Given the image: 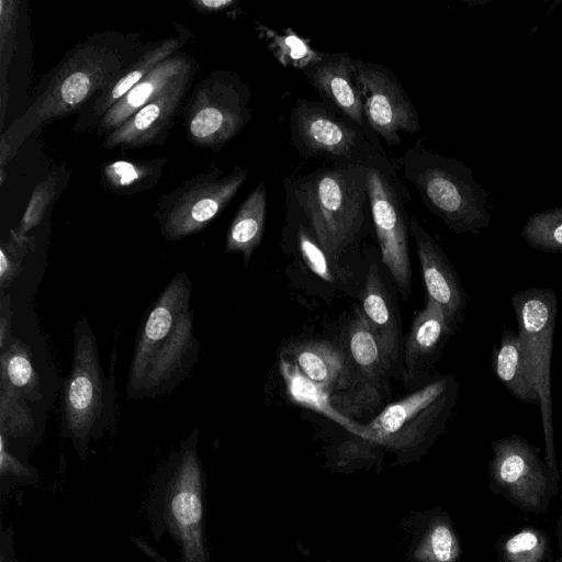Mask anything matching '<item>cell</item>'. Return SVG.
Returning a JSON list of instances; mask_svg holds the SVG:
<instances>
[{"label":"cell","instance_id":"6da1fadb","mask_svg":"<svg viewBox=\"0 0 562 562\" xmlns=\"http://www.w3.org/2000/svg\"><path fill=\"white\" fill-rule=\"evenodd\" d=\"M150 42V41H149ZM139 33L103 31L65 53L42 79L26 111L0 137V182L20 146L47 123L77 113L147 47Z\"/></svg>","mask_w":562,"mask_h":562},{"label":"cell","instance_id":"7a4b0ae2","mask_svg":"<svg viewBox=\"0 0 562 562\" xmlns=\"http://www.w3.org/2000/svg\"><path fill=\"white\" fill-rule=\"evenodd\" d=\"M192 283L175 276L149 308L139 330L127 379L130 398L171 392L198 359L190 311Z\"/></svg>","mask_w":562,"mask_h":562},{"label":"cell","instance_id":"3957f363","mask_svg":"<svg viewBox=\"0 0 562 562\" xmlns=\"http://www.w3.org/2000/svg\"><path fill=\"white\" fill-rule=\"evenodd\" d=\"M292 203L327 254L335 272L372 222L366 165H330L285 184Z\"/></svg>","mask_w":562,"mask_h":562},{"label":"cell","instance_id":"277c9868","mask_svg":"<svg viewBox=\"0 0 562 562\" xmlns=\"http://www.w3.org/2000/svg\"><path fill=\"white\" fill-rule=\"evenodd\" d=\"M74 340L71 368L63 384L61 426L76 445H85L113 420L114 381L103 373L97 339L86 318L76 322Z\"/></svg>","mask_w":562,"mask_h":562},{"label":"cell","instance_id":"5b68a950","mask_svg":"<svg viewBox=\"0 0 562 562\" xmlns=\"http://www.w3.org/2000/svg\"><path fill=\"white\" fill-rule=\"evenodd\" d=\"M395 164L425 206L456 233H477L487 220L468 170L422 146L408 148Z\"/></svg>","mask_w":562,"mask_h":562},{"label":"cell","instance_id":"8992f818","mask_svg":"<svg viewBox=\"0 0 562 562\" xmlns=\"http://www.w3.org/2000/svg\"><path fill=\"white\" fill-rule=\"evenodd\" d=\"M364 165L373 228L382 262L406 301L412 288L409 218L406 206L412 196L400 177L397 165L385 153L370 158Z\"/></svg>","mask_w":562,"mask_h":562},{"label":"cell","instance_id":"52a82bcc","mask_svg":"<svg viewBox=\"0 0 562 562\" xmlns=\"http://www.w3.org/2000/svg\"><path fill=\"white\" fill-rule=\"evenodd\" d=\"M251 92L236 72L215 69L198 82L182 115L188 140L212 151L221 150L249 123Z\"/></svg>","mask_w":562,"mask_h":562},{"label":"cell","instance_id":"ba28073f","mask_svg":"<svg viewBox=\"0 0 562 562\" xmlns=\"http://www.w3.org/2000/svg\"><path fill=\"white\" fill-rule=\"evenodd\" d=\"M248 172L240 165L229 172L212 168L159 198L154 217L164 238L176 241L206 228L237 194Z\"/></svg>","mask_w":562,"mask_h":562},{"label":"cell","instance_id":"9c48e42d","mask_svg":"<svg viewBox=\"0 0 562 562\" xmlns=\"http://www.w3.org/2000/svg\"><path fill=\"white\" fill-rule=\"evenodd\" d=\"M518 334L536 379L546 443L544 461L553 483L559 487L560 474L553 439L550 367L557 316V295L552 289L529 288L512 295Z\"/></svg>","mask_w":562,"mask_h":562},{"label":"cell","instance_id":"30bf717a","mask_svg":"<svg viewBox=\"0 0 562 562\" xmlns=\"http://www.w3.org/2000/svg\"><path fill=\"white\" fill-rule=\"evenodd\" d=\"M290 128L292 144L304 158L325 159L331 165H364L384 153L371 128L348 123L316 101H295Z\"/></svg>","mask_w":562,"mask_h":562},{"label":"cell","instance_id":"8fae6325","mask_svg":"<svg viewBox=\"0 0 562 562\" xmlns=\"http://www.w3.org/2000/svg\"><path fill=\"white\" fill-rule=\"evenodd\" d=\"M488 487L516 508L547 514L559 487L540 458L539 449L524 437L512 435L491 442Z\"/></svg>","mask_w":562,"mask_h":562},{"label":"cell","instance_id":"7c38bea8","mask_svg":"<svg viewBox=\"0 0 562 562\" xmlns=\"http://www.w3.org/2000/svg\"><path fill=\"white\" fill-rule=\"evenodd\" d=\"M458 395L450 374L389 404L368 425L362 438L382 443L403 442L443 426Z\"/></svg>","mask_w":562,"mask_h":562},{"label":"cell","instance_id":"4fadbf2b","mask_svg":"<svg viewBox=\"0 0 562 562\" xmlns=\"http://www.w3.org/2000/svg\"><path fill=\"white\" fill-rule=\"evenodd\" d=\"M357 61V79L368 126L389 147L398 146L401 133L420 130L418 111L398 78L386 67Z\"/></svg>","mask_w":562,"mask_h":562},{"label":"cell","instance_id":"5bb4252c","mask_svg":"<svg viewBox=\"0 0 562 562\" xmlns=\"http://www.w3.org/2000/svg\"><path fill=\"white\" fill-rule=\"evenodd\" d=\"M196 431L181 451L166 497V515L182 548L183 562H205L202 541L201 468L195 451Z\"/></svg>","mask_w":562,"mask_h":562},{"label":"cell","instance_id":"9a60e30c","mask_svg":"<svg viewBox=\"0 0 562 562\" xmlns=\"http://www.w3.org/2000/svg\"><path fill=\"white\" fill-rule=\"evenodd\" d=\"M198 69L199 66L189 69L160 95L104 136L101 148L111 150L117 147L138 148L164 144L176 116L183 109V101Z\"/></svg>","mask_w":562,"mask_h":562},{"label":"cell","instance_id":"2e32d148","mask_svg":"<svg viewBox=\"0 0 562 562\" xmlns=\"http://www.w3.org/2000/svg\"><path fill=\"white\" fill-rule=\"evenodd\" d=\"M192 37L193 34L186 25L177 23L173 36L150 41L136 59L77 112L74 132L81 134L97 130L100 121L113 104L165 59L181 52V48Z\"/></svg>","mask_w":562,"mask_h":562},{"label":"cell","instance_id":"e0dca14e","mask_svg":"<svg viewBox=\"0 0 562 562\" xmlns=\"http://www.w3.org/2000/svg\"><path fill=\"white\" fill-rule=\"evenodd\" d=\"M288 356L304 375L329 392L338 411L355 413L357 381L346 349L325 340H306L289 347Z\"/></svg>","mask_w":562,"mask_h":562},{"label":"cell","instance_id":"ac0fdd59","mask_svg":"<svg viewBox=\"0 0 562 562\" xmlns=\"http://www.w3.org/2000/svg\"><path fill=\"white\" fill-rule=\"evenodd\" d=\"M409 235L415 241L427 299L442 308L456 329L467 308V296L459 276L440 245L414 215L409 217Z\"/></svg>","mask_w":562,"mask_h":562},{"label":"cell","instance_id":"d6986e66","mask_svg":"<svg viewBox=\"0 0 562 562\" xmlns=\"http://www.w3.org/2000/svg\"><path fill=\"white\" fill-rule=\"evenodd\" d=\"M346 351L357 381L356 409L371 408L385 395L390 370L362 312L356 307L346 330Z\"/></svg>","mask_w":562,"mask_h":562},{"label":"cell","instance_id":"ffe728a7","mask_svg":"<svg viewBox=\"0 0 562 562\" xmlns=\"http://www.w3.org/2000/svg\"><path fill=\"white\" fill-rule=\"evenodd\" d=\"M305 79L328 104L361 127L367 124L357 79V61L347 53H324L303 70Z\"/></svg>","mask_w":562,"mask_h":562},{"label":"cell","instance_id":"44dd1931","mask_svg":"<svg viewBox=\"0 0 562 562\" xmlns=\"http://www.w3.org/2000/svg\"><path fill=\"white\" fill-rule=\"evenodd\" d=\"M195 66V59L182 50L165 59L108 110L95 130L97 134H110Z\"/></svg>","mask_w":562,"mask_h":562},{"label":"cell","instance_id":"7402d4cb","mask_svg":"<svg viewBox=\"0 0 562 562\" xmlns=\"http://www.w3.org/2000/svg\"><path fill=\"white\" fill-rule=\"evenodd\" d=\"M362 314L390 372L401 356V321L375 262L369 266L361 293Z\"/></svg>","mask_w":562,"mask_h":562},{"label":"cell","instance_id":"603a6c76","mask_svg":"<svg viewBox=\"0 0 562 562\" xmlns=\"http://www.w3.org/2000/svg\"><path fill=\"white\" fill-rule=\"evenodd\" d=\"M453 330L442 308L427 299L405 338L403 367L407 379L416 375L428 361L435 360Z\"/></svg>","mask_w":562,"mask_h":562},{"label":"cell","instance_id":"cb8c5ba5","mask_svg":"<svg viewBox=\"0 0 562 562\" xmlns=\"http://www.w3.org/2000/svg\"><path fill=\"white\" fill-rule=\"evenodd\" d=\"M493 366L495 374L514 397L540 407L536 379L518 331L510 328L503 330Z\"/></svg>","mask_w":562,"mask_h":562},{"label":"cell","instance_id":"d4e9b609","mask_svg":"<svg viewBox=\"0 0 562 562\" xmlns=\"http://www.w3.org/2000/svg\"><path fill=\"white\" fill-rule=\"evenodd\" d=\"M279 369L286 393L294 403L324 415L357 436H363L366 426L356 423L348 415L338 411L329 392L304 375L289 357L280 356Z\"/></svg>","mask_w":562,"mask_h":562},{"label":"cell","instance_id":"484cf974","mask_svg":"<svg viewBox=\"0 0 562 562\" xmlns=\"http://www.w3.org/2000/svg\"><path fill=\"white\" fill-rule=\"evenodd\" d=\"M267 215V190L263 181L248 194L238 207L226 234L225 252L241 254L248 266L254 250L260 245Z\"/></svg>","mask_w":562,"mask_h":562},{"label":"cell","instance_id":"4316f807","mask_svg":"<svg viewBox=\"0 0 562 562\" xmlns=\"http://www.w3.org/2000/svg\"><path fill=\"white\" fill-rule=\"evenodd\" d=\"M168 157L157 156L147 160L116 159L100 167L102 188L117 195H133L155 188L167 166Z\"/></svg>","mask_w":562,"mask_h":562},{"label":"cell","instance_id":"83f0119b","mask_svg":"<svg viewBox=\"0 0 562 562\" xmlns=\"http://www.w3.org/2000/svg\"><path fill=\"white\" fill-rule=\"evenodd\" d=\"M1 383L13 389L29 403L42 398L41 381L32 353L20 339L11 337L2 348Z\"/></svg>","mask_w":562,"mask_h":562},{"label":"cell","instance_id":"f1b7e54d","mask_svg":"<svg viewBox=\"0 0 562 562\" xmlns=\"http://www.w3.org/2000/svg\"><path fill=\"white\" fill-rule=\"evenodd\" d=\"M495 551L496 562H544L550 558V540L540 528L525 526L502 536Z\"/></svg>","mask_w":562,"mask_h":562},{"label":"cell","instance_id":"f546056e","mask_svg":"<svg viewBox=\"0 0 562 562\" xmlns=\"http://www.w3.org/2000/svg\"><path fill=\"white\" fill-rule=\"evenodd\" d=\"M261 38L267 43L273 57L283 66L304 70L319 61L324 53L315 50L310 43L292 29L278 33L262 24L257 26Z\"/></svg>","mask_w":562,"mask_h":562},{"label":"cell","instance_id":"4dcf8cb0","mask_svg":"<svg viewBox=\"0 0 562 562\" xmlns=\"http://www.w3.org/2000/svg\"><path fill=\"white\" fill-rule=\"evenodd\" d=\"M19 18V1H0V128H3L9 100L7 75L18 45Z\"/></svg>","mask_w":562,"mask_h":562},{"label":"cell","instance_id":"1f68e13d","mask_svg":"<svg viewBox=\"0 0 562 562\" xmlns=\"http://www.w3.org/2000/svg\"><path fill=\"white\" fill-rule=\"evenodd\" d=\"M69 175L66 169H55L45 179L40 181L32 191L29 204L23 213L16 232L21 235L36 227L46 212L56 202L59 194L66 188Z\"/></svg>","mask_w":562,"mask_h":562},{"label":"cell","instance_id":"d6a6232c","mask_svg":"<svg viewBox=\"0 0 562 562\" xmlns=\"http://www.w3.org/2000/svg\"><path fill=\"white\" fill-rule=\"evenodd\" d=\"M1 434L10 437L24 436L35 426L30 403L7 384H0Z\"/></svg>","mask_w":562,"mask_h":562},{"label":"cell","instance_id":"836d02e7","mask_svg":"<svg viewBox=\"0 0 562 562\" xmlns=\"http://www.w3.org/2000/svg\"><path fill=\"white\" fill-rule=\"evenodd\" d=\"M535 249L562 252V210L548 211L529 218L521 232Z\"/></svg>","mask_w":562,"mask_h":562},{"label":"cell","instance_id":"e575fe53","mask_svg":"<svg viewBox=\"0 0 562 562\" xmlns=\"http://www.w3.org/2000/svg\"><path fill=\"white\" fill-rule=\"evenodd\" d=\"M286 206L293 212L297 220L296 241L303 261L319 279L328 283H334L336 274L327 254L312 234L311 229L300 216L295 207L288 200Z\"/></svg>","mask_w":562,"mask_h":562},{"label":"cell","instance_id":"d590c367","mask_svg":"<svg viewBox=\"0 0 562 562\" xmlns=\"http://www.w3.org/2000/svg\"><path fill=\"white\" fill-rule=\"evenodd\" d=\"M34 236L21 235L11 229L10 236L2 241L0 248V284L1 292L10 285L22 269V260L34 248Z\"/></svg>","mask_w":562,"mask_h":562},{"label":"cell","instance_id":"8d00e7d4","mask_svg":"<svg viewBox=\"0 0 562 562\" xmlns=\"http://www.w3.org/2000/svg\"><path fill=\"white\" fill-rule=\"evenodd\" d=\"M429 547L436 562H453L459 553L457 537L446 524H438L432 528Z\"/></svg>","mask_w":562,"mask_h":562},{"label":"cell","instance_id":"74e56055","mask_svg":"<svg viewBox=\"0 0 562 562\" xmlns=\"http://www.w3.org/2000/svg\"><path fill=\"white\" fill-rule=\"evenodd\" d=\"M190 7L204 14L223 12L238 4L236 0H189Z\"/></svg>","mask_w":562,"mask_h":562},{"label":"cell","instance_id":"f35d334b","mask_svg":"<svg viewBox=\"0 0 562 562\" xmlns=\"http://www.w3.org/2000/svg\"><path fill=\"white\" fill-rule=\"evenodd\" d=\"M1 473L13 475H29V470L11 453L5 450V436L1 435Z\"/></svg>","mask_w":562,"mask_h":562},{"label":"cell","instance_id":"ab89813d","mask_svg":"<svg viewBox=\"0 0 562 562\" xmlns=\"http://www.w3.org/2000/svg\"><path fill=\"white\" fill-rule=\"evenodd\" d=\"M10 296L1 292V317H0V347L1 349L11 339V310Z\"/></svg>","mask_w":562,"mask_h":562},{"label":"cell","instance_id":"60d3db41","mask_svg":"<svg viewBox=\"0 0 562 562\" xmlns=\"http://www.w3.org/2000/svg\"><path fill=\"white\" fill-rule=\"evenodd\" d=\"M561 501H562V493H561ZM555 536H557V541H558V548L560 551V557L562 558V510L557 520Z\"/></svg>","mask_w":562,"mask_h":562},{"label":"cell","instance_id":"b9f144b4","mask_svg":"<svg viewBox=\"0 0 562 562\" xmlns=\"http://www.w3.org/2000/svg\"><path fill=\"white\" fill-rule=\"evenodd\" d=\"M554 562H562V558L559 557Z\"/></svg>","mask_w":562,"mask_h":562}]
</instances>
